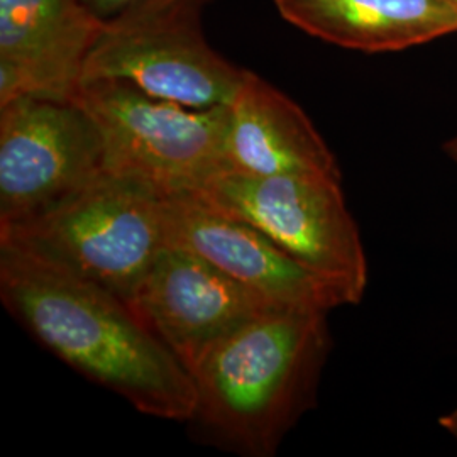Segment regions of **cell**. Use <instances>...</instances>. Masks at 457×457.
Instances as JSON below:
<instances>
[{
    "label": "cell",
    "mask_w": 457,
    "mask_h": 457,
    "mask_svg": "<svg viewBox=\"0 0 457 457\" xmlns=\"http://www.w3.org/2000/svg\"><path fill=\"white\" fill-rule=\"evenodd\" d=\"M0 298L58 360L137 411L192 420L194 378L120 296L0 245Z\"/></svg>",
    "instance_id": "obj_1"
},
{
    "label": "cell",
    "mask_w": 457,
    "mask_h": 457,
    "mask_svg": "<svg viewBox=\"0 0 457 457\" xmlns=\"http://www.w3.org/2000/svg\"><path fill=\"white\" fill-rule=\"evenodd\" d=\"M328 312L279 309L239 328L192 371V424L249 457H270L317 405L332 351Z\"/></svg>",
    "instance_id": "obj_2"
},
{
    "label": "cell",
    "mask_w": 457,
    "mask_h": 457,
    "mask_svg": "<svg viewBox=\"0 0 457 457\" xmlns=\"http://www.w3.org/2000/svg\"><path fill=\"white\" fill-rule=\"evenodd\" d=\"M163 194L102 171L48 211L0 228V245L92 281L131 305L166 241Z\"/></svg>",
    "instance_id": "obj_3"
},
{
    "label": "cell",
    "mask_w": 457,
    "mask_h": 457,
    "mask_svg": "<svg viewBox=\"0 0 457 457\" xmlns=\"http://www.w3.org/2000/svg\"><path fill=\"white\" fill-rule=\"evenodd\" d=\"M212 0H139L105 19L82 83L115 80L192 109L228 105L245 68L230 63L204 33Z\"/></svg>",
    "instance_id": "obj_4"
},
{
    "label": "cell",
    "mask_w": 457,
    "mask_h": 457,
    "mask_svg": "<svg viewBox=\"0 0 457 457\" xmlns=\"http://www.w3.org/2000/svg\"><path fill=\"white\" fill-rule=\"evenodd\" d=\"M213 209L258 228L295 262L360 305L368 258L343 180L327 177H256L222 170L196 192Z\"/></svg>",
    "instance_id": "obj_5"
},
{
    "label": "cell",
    "mask_w": 457,
    "mask_h": 457,
    "mask_svg": "<svg viewBox=\"0 0 457 457\" xmlns=\"http://www.w3.org/2000/svg\"><path fill=\"white\" fill-rule=\"evenodd\" d=\"M75 102L94 119L112 175L177 195L226 170L228 105L192 109L115 80L82 83Z\"/></svg>",
    "instance_id": "obj_6"
},
{
    "label": "cell",
    "mask_w": 457,
    "mask_h": 457,
    "mask_svg": "<svg viewBox=\"0 0 457 457\" xmlns=\"http://www.w3.org/2000/svg\"><path fill=\"white\" fill-rule=\"evenodd\" d=\"M102 171L100 132L75 100L0 105V228L48 211Z\"/></svg>",
    "instance_id": "obj_7"
},
{
    "label": "cell",
    "mask_w": 457,
    "mask_h": 457,
    "mask_svg": "<svg viewBox=\"0 0 457 457\" xmlns=\"http://www.w3.org/2000/svg\"><path fill=\"white\" fill-rule=\"evenodd\" d=\"M131 307L190 375L239 328L290 309L253 292L195 253L171 245L151 264Z\"/></svg>",
    "instance_id": "obj_8"
},
{
    "label": "cell",
    "mask_w": 457,
    "mask_h": 457,
    "mask_svg": "<svg viewBox=\"0 0 457 457\" xmlns=\"http://www.w3.org/2000/svg\"><path fill=\"white\" fill-rule=\"evenodd\" d=\"M168 245L185 247L281 307L330 312L349 305L339 288L295 262L258 228L195 194L163 196Z\"/></svg>",
    "instance_id": "obj_9"
},
{
    "label": "cell",
    "mask_w": 457,
    "mask_h": 457,
    "mask_svg": "<svg viewBox=\"0 0 457 457\" xmlns=\"http://www.w3.org/2000/svg\"><path fill=\"white\" fill-rule=\"evenodd\" d=\"M104 26L83 0H0V105L75 100Z\"/></svg>",
    "instance_id": "obj_10"
},
{
    "label": "cell",
    "mask_w": 457,
    "mask_h": 457,
    "mask_svg": "<svg viewBox=\"0 0 457 457\" xmlns=\"http://www.w3.org/2000/svg\"><path fill=\"white\" fill-rule=\"evenodd\" d=\"M228 111L224 163L228 171L343 180L336 154L311 117L258 73L245 68Z\"/></svg>",
    "instance_id": "obj_11"
},
{
    "label": "cell",
    "mask_w": 457,
    "mask_h": 457,
    "mask_svg": "<svg viewBox=\"0 0 457 457\" xmlns=\"http://www.w3.org/2000/svg\"><path fill=\"white\" fill-rule=\"evenodd\" d=\"M279 16L324 43L361 53H393L457 33L444 0H273Z\"/></svg>",
    "instance_id": "obj_12"
},
{
    "label": "cell",
    "mask_w": 457,
    "mask_h": 457,
    "mask_svg": "<svg viewBox=\"0 0 457 457\" xmlns=\"http://www.w3.org/2000/svg\"><path fill=\"white\" fill-rule=\"evenodd\" d=\"M83 2L98 16L109 19L139 0H83Z\"/></svg>",
    "instance_id": "obj_13"
},
{
    "label": "cell",
    "mask_w": 457,
    "mask_h": 457,
    "mask_svg": "<svg viewBox=\"0 0 457 457\" xmlns=\"http://www.w3.org/2000/svg\"><path fill=\"white\" fill-rule=\"evenodd\" d=\"M439 425L457 442V405L439 419Z\"/></svg>",
    "instance_id": "obj_14"
},
{
    "label": "cell",
    "mask_w": 457,
    "mask_h": 457,
    "mask_svg": "<svg viewBox=\"0 0 457 457\" xmlns=\"http://www.w3.org/2000/svg\"><path fill=\"white\" fill-rule=\"evenodd\" d=\"M444 153H445V156L453 162V163L456 164L457 168V134L456 136H453L451 139H447L445 143H444Z\"/></svg>",
    "instance_id": "obj_15"
},
{
    "label": "cell",
    "mask_w": 457,
    "mask_h": 457,
    "mask_svg": "<svg viewBox=\"0 0 457 457\" xmlns=\"http://www.w3.org/2000/svg\"><path fill=\"white\" fill-rule=\"evenodd\" d=\"M444 2H445V4H447V5L456 12L457 16V0H444Z\"/></svg>",
    "instance_id": "obj_16"
}]
</instances>
